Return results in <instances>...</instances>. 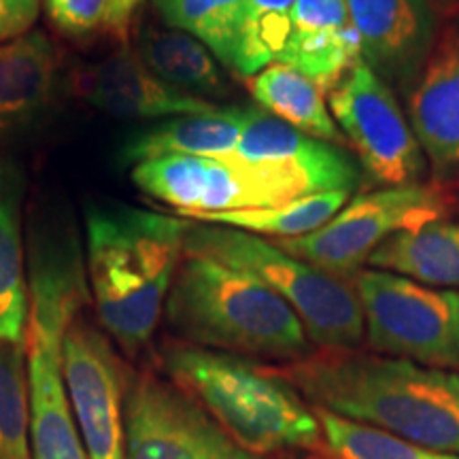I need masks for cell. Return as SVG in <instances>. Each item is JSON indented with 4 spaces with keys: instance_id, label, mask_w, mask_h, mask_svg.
<instances>
[{
    "instance_id": "6da1fadb",
    "label": "cell",
    "mask_w": 459,
    "mask_h": 459,
    "mask_svg": "<svg viewBox=\"0 0 459 459\" xmlns=\"http://www.w3.org/2000/svg\"><path fill=\"white\" fill-rule=\"evenodd\" d=\"M313 409L459 455V375L355 349H319L271 368Z\"/></svg>"
},
{
    "instance_id": "7a4b0ae2",
    "label": "cell",
    "mask_w": 459,
    "mask_h": 459,
    "mask_svg": "<svg viewBox=\"0 0 459 459\" xmlns=\"http://www.w3.org/2000/svg\"><path fill=\"white\" fill-rule=\"evenodd\" d=\"M189 221L136 206H96L88 213V274L96 315L134 358L152 341L172 279L186 255Z\"/></svg>"
},
{
    "instance_id": "3957f363",
    "label": "cell",
    "mask_w": 459,
    "mask_h": 459,
    "mask_svg": "<svg viewBox=\"0 0 459 459\" xmlns=\"http://www.w3.org/2000/svg\"><path fill=\"white\" fill-rule=\"evenodd\" d=\"M166 324L192 347L273 361L313 353L294 308L271 287L203 255H183L164 304Z\"/></svg>"
},
{
    "instance_id": "277c9868",
    "label": "cell",
    "mask_w": 459,
    "mask_h": 459,
    "mask_svg": "<svg viewBox=\"0 0 459 459\" xmlns=\"http://www.w3.org/2000/svg\"><path fill=\"white\" fill-rule=\"evenodd\" d=\"M162 364L240 449L254 455L324 449L317 412L271 368L192 344H169Z\"/></svg>"
},
{
    "instance_id": "5b68a950",
    "label": "cell",
    "mask_w": 459,
    "mask_h": 459,
    "mask_svg": "<svg viewBox=\"0 0 459 459\" xmlns=\"http://www.w3.org/2000/svg\"><path fill=\"white\" fill-rule=\"evenodd\" d=\"M183 251L254 277L290 304L313 347L358 349L366 336L353 277H338L245 230L189 223Z\"/></svg>"
},
{
    "instance_id": "8992f818",
    "label": "cell",
    "mask_w": 459,
    "mask_h": 459,
    "mask_svg": "<svg viewBox=\"0 0 459 459\" xmlns=\"http://www.w3.org/2000/svg\"><path fill=\"white\" fill-rule=\"evenodd\" d=\"M26 353L34 459H88L62 375V338L85 298L82 260L41 251L30 268Z\"/></svg>"
},
{
    "instance_id": "52a82bcc",
    "label": "cell",
    "mask_w": 459,
    "mask_h": 459,
    "mask_svg": "<svg viewBox=\"0 0 459 459\" xmlns=\"http://www.w3.org/2000/svg\"><path fill=\"white\" fill-rule=\"evenodd\" d=\"M453 196L440 183L383 187L361 194L332 220L298 238H274L285 254L338 277H355L370 255L400 232L445 221Z\"/></svg>"
},
{
    "instance_id": "ba28073f",
    "label": "cell",
    "mask_w": 459,
    "mask_h": 459,
    "mask_svg": "<svg viewBox=\"0 0 459 459\" xmlns=\"http://www.w3.org/2000/svg\"><path fill=\"white\" fill-rule=\"evenodd\" d=\"M370 347L389 358L459 370V294L387 271L353 277Z\"/></svg>"
},
{
    "instance_id": "9c48e42d",
    "label": "cell",
    "mask_w": 459,
    "mask_h": 459,
    "mask_svg": "<svg viewBox=\"0 0 459 459\" xmlns=\"http://www.w3.org/2000/svg\"><path fill=\"white\" fill-rule=\"evenodd\" d=\"M330 113L358 153L366 175L383 187L415 186L428 172L398 96L364 62L355 65L330 91Z\"/></svg>"
},
{
    "instance_id": "30bf717a",
    "label": "cell",
    "mask_w": 459,
    "mask_h": 459,
    "mask_svg": "<svg viewBox=\"0 0 459 459\" xmlns=\"http://www.w3.org/2000/svg\"><path fill=\"white\" fill-rule=\"evenodd\" d=\"M132 183L187 217L273 209L298 200L279 177L243 162L234 153L147 160L134 166Z\"/></svg>"
},
{
    "instance_id": "8fae6325",
    "label": "cell",
    "mask_w": 459,
    "mask_h": 459,
    "mask_svg": "<svg viewBox=\"0 0 459 459\" xmlns=\"http://www.w3.org/2000/svg\"><path fill=\"white\" fill-rule=\"evenodd\" d=\"M62 375L88 459H124L130 375L108 338L77 315L62 338Z\"/></svg>"
},
{
    "instance_id": "7c38bea8",
    "label": "cell",
    "mask_w": 459,
    "mask_h": 459,
    "mask_svg": "<svg viewBox=\"0 0 459 459\" xmlns=\"http://www.w3.org/2000/svg\"><path fill=\"white\" fill-rule=\"evenodd\" d=\"M234 156L277 175L296 198L321 192H353L359 172L342 147L313 139L257 105H243V128Z\"/></svg>"
},
{
    "instance_id": "4fadbf2b",
    "label": "cell",
    "mask_w": 459,
    "mask_h": 459,
    "mask_svg": "<svg viewBox=\"0 0 459 459\" xmlns=\"http://www.w3.org/2000/svg\"><path fill=\"white\" fill-rule=\"evenodd\" d=\"M220 432L203 406L172 381L139 375L124 398V459H200Z\"/></svg>"
},
{
    "instance_id": "5bb4252c",
    "label": "cell",
    "mask_w": 459,
    "mask_h": 459,
    "mask_svg": "<svg viewBox=\"0 0 459 459\" xmlns=\"http://www.w3.org/2000/svg\"><path fill=\"white\" fill-rule=\"evenodd\" d=\"M347 7L361 62L394 94L409 96L434 49L438 15L428 0H347Z\"/></svg>"
},
{
    "instance_id": "9a60e30c",
    "label": "cell",
    "mask_w": 459,
    "mask_h": 459,
    "mask_svg": "<svg viewBox=\"0 0 459 459\" xmlns=\"http://www.w3.org/2000/svg\"><path fill=\"white\" fill-rule=\"evenodd\" d=\"M77 90L85 102L117 119L183 117L221 108L215 102L172 88L128 48L79 73Z\"/></svg>"
},
{
    "instance_id": "2e32d148",
    "label": "cell",
    "mask_w": 459,
    "mask_h": 459,
    "mask_svg": "<svg viewBox=\"0 0 459 459\" xmlns=\"http://www.w3.org/2000/svg\"><path fill=\"white\" fill-rule=\"evenodd\" d=\"M409 122L436 177L459 172V22L438 32L417 83L406 96Z\"/></svg>"
},
{
    "instance_id": "e0dca14e",
    "label": "cell",
    "mask_w": 459,
    "mask_h": 459,
    "mask_svg": "<svg viewBox=\"0 0 459 459\" xmlns=\"http://www.w3.org/2000/svg\"><path fill=\"white\" fill-rule=\"evenodd\" d=\"M56 51L43 32L0 45V139L34 122L49 105Z\"/></svg>"
},
{
    "instance_id": "ac0fdd59",
    "label": "cell",
    "mask_w": 459,
    "mask_h": 459,
    "mask_svg": "<svg viewBox=\"0 0 459 459\" xmlns=\"http://www.w3.org/2000/svg\"><path fill=\"white\" fill-rule=\"evenodd\" d=\"M243 128V105L221 107L215 113L183 115L132 134L122 145L124 164H141L164 156H209L234 153Z\"/></svg>"
},
{
    "instance_id": "d6986e66",
    "label": "cell",
    "mask_w": 459,
    "mask_h": 459,
    "mask_svg": "<svg viewBox=\"0 0 459 459\" xmlns=\"http://www.w3.org/2000/svg\"><path fill=\"white\" fill-rule=\"evenodd\" d=\"M136 54L160 79L198 99H228L234 90L213 51L177 28L145 26Z\"/></svg>"
},
{
    "instance_id": "ffe728a7",
    "label": "cell",
    "mask_w": 459,
    "mask_h": 459,
    "mask_svg": "<svg viewBox=\"0 0 459 459\" xmlns=\"http://www.w3.org/2000/svg\"><path fill=\"white\" fill-rule=\"evenodd\" d=\"M368 264L423 285L459 287V221H434L395 234Z\"/></svg>"
},
{
    "instance_id": "44dd1931",
    "label": "cell",
    "mask_w": 459,
    "mask_h": 459,
    "mask_svg": "<svg viewBox=\"0 0 459 459\" xmlns=\"http://www.w3.org/2000/svg\"><path fill=\"white\" fill-rule=\"evenodd\" d=\"M249 91L257 107L291 128L338 147L347 143L325 105L324 90L294 68L274 62L249 77Z\"/></svg>"
},
{
    "instance_id": "7402d4cb",
    "label": "cell",
    "mask_w": 459,
    "mask_h": 459,
    "mask_svg": "<svg viewBox=\"0 0 459 459\" xmlns=\"http://www.w3.org/2000/svg\"><path fill=\"white\" fill-rule=\"evenodd\" d=\"M349 196H351V192H347V189H334V192H321L291 200V203L273 206V209L194 215L192 220L245 230V232L266 234V237L274 238H298L325 226L342 209Z\"/></svg>"
},
{
    "instance_id": "603a6c76",
    "label": "cell",
    "mask_w": 459,
    "mask_h": 459,
    "mask_svg": "<svg viewBox=\"0 0 459 459\" xmlns=\"http://www.w3.org/2000/svg\"><path fill=\"white\" fill-rule=\"evenodd\" d=\"M153 4L166 24L196 37L232 71L247 0H153Z\"/></svg>"
},
{
    "instance_id": "cb8c5ba5",
    "label": "cell",
    "mask_w": 459,
    "mask_h": 459,
    "mask_svg": "<svg viewBox=\"0 0 459 459\" xmlns=\"http://www.w3.org/2000/svg\"><path fill=\"white\" fill-rule=\"evenodd\" d=\"M359 62L361 48L353 24L342 30H294L279 57V65L294 68L324 91L334 90Z\"/></svg>"
},
{
    "instance_id": "d4e9b609",
    "label": "cell",
    "mask_w": 459,
    "mask_h": 459,
    "mask_svg": "<svg viewBox=\"0 0 459 459\" xmlns=\"http://www.w3.org/2000/svg\"><path fill=\"white\" fill-rule=\"evenodd\" d=\"M30 296L24 273L20 213L13 198L0 200V342L26 344Z\"/></svg>"
},
{
    "instance_id": "484cf974",
    "label": "cell",
    "mask_w": 459,
    "mask_h": 459,
    "mask_svg": "<svg viewBox=\"0 0 459 459\" xmlns=\"http://www.w3.org/2000/svg\"><path fill=\"white\" fill-rule=\"evenodd\" d=\"M324 436L325 459H459L455 453L429 449L383 429L315 409Z\"/></svg>"
},
{
    "instance_id": "4316f807",
    "label": "cell",
    "mask_w": 459,
    "mask_h": 459,
    "mask_svg": "<svg viewBox=\"0 0 459 459\" xmlns=\"http://www.w3.org/2000/svg\"><path fill=\"white\" fill-rule=\"evenodd\" d=\"M0 459H34L24 344L0 342Z\"/></svg>"
},
{
    "instance_id": "83f0119b",
    "label": "cell",
    "mask_w": 459,
    "mask_h": 459,
    "mask_svg": "<svg viewBox=\"0 0 459 459\" xmlns=\"http://www.w3.org/2000/svg\"><path fill=\"white\" fill-rule=\"evenodd\" d=\"M115 0H45L48 13L57 28L71 34H85L107 24Z\"/></svg>"
},
{
    "instance_id": "f1b7e54d",
    "label": "cell",
    "mask_w": 459,
    "mask_h": 459,
    "mask_svg": "<svg viewBox=\"0 0 459 459\" xmlns=\"http://www.w3.org/2000/svg\"><path fill=\"white\" fill-rule=\"evenodd\" d=\"M294 30H342L351 26L347 0H296Z\"/></svg>"
},
{
    "instance_id": "f546056e",
    "label": "cell",
    "mask_w": 459,
    "mask_h": 459,
    "mask_svg": "<svg viewBox=\"0 0 459 459\" xmlns=\"http://www.w3.org/2000/svg\"><path fill=\"white\" fill-rule=\"evenodd\" d=\"M39 7V0H0V45L30 32Z\"/></svg>"
},
{
    "instance_id": "4dcf8cb0",
    "label": "cell",
    "mask_w": 459,
    "mask_h": 459,
    "mask_svg": "<svg viewBox=\"0 0 459 459\" xmlns=\"http://www.w3.org/2000/svg\"><path fill=\"white\" fill-rule=\"evenodd\" d=\"M200 459H260V455H254V453L240 449L237 443H232V440L220 429V432L215 434V438L211 440L209 449L203 453Z\"/></svg>"
},
{
    "instance_id": "1f68e13d",
    "label": "cell",
    "mask_w": 459,
    "mask_h": 459,
    "mask_svg": "<svg viewBox=\"0 0 459 459\" xmlns=\"http://www.w3.org/2000/svg\"><path fill=\"white\" fill-rule=\"evenodd\" d=\"M139 3L141 0H115L113 9H111V17H108V26L122 34L126 30V26H128L130 17H132V13H134L136 4Z\"/></svg>"
},
{
    "instance_id": "d6a6232c",
    "label": "cell",
    "mask_w": 459,
    "mask_h": 459,
    "mask_svg": "<svg viewBox=\"0 0 459 459\" xmlns=\"http://www.w3.org/2000/svg\"><path fill=\"white\" fill-rule=\"evenodd\" d=\"M428 3H429V7L434 9L436 15L459 11V0H428Z\"/></svg>"
},
{
    "instance_id": "836d02e7",
    "label": "cell",
    "mask_w": 459,
    "mask_h": 459,
    "mask_svg": "<svg viewBox=\"0 0 459 459\" xmlns=\"http://www.w3.org/2000/svg\"><path fill=\"white\" fill-rule=\"evenodd\" d=\"M3 179H4V170H3V162H0V187H3Z\"/></svg>"
}]
</instances>
